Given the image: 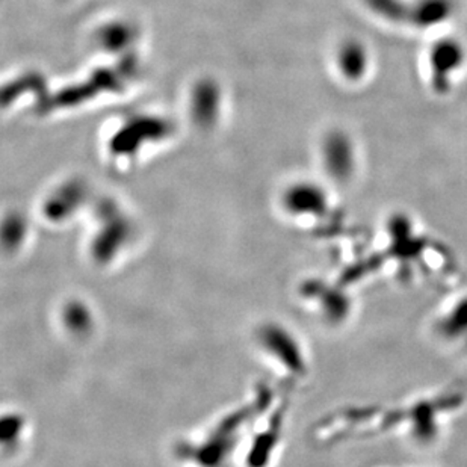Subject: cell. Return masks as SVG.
Instances as JSON below:
<instances>
[{"label": "cell", "instance_id": "3", "mask_svg": "<svg viewBox=\"0 0 467 467\" xmlns=\"http://www.w3.org/2000/svg\"><path fill=\"white\" fill-rule=\"evenodd\" d=\"M370 55L365 45L358 40L340 43L336 52V68L347 80H360L369 71Z\"/></svg>", "mask_w": 467, "mask_h": 467}, {"label": "cell", "instance_id": "1", "mask_svg": "<svg viewBox=\"0 0 467 467\" xmlns=\"http://www.w3.org/2000/svg\"><path fill=\"white\" fill-rule=\"evenodd\" d=\"M287 211L298 216H319L328 208V194L317 182H300L287 190Z\"/></svg>", "mask_w": 467, "mask_h": 467}, {"label": "cell", "instance_id": "5", "mask_svg": "<svg viewBox=\"0 0 467 467\" xmlns=\"http://www.w3.org/2000/svg\"><path fill=\"white\" fill-rule=\"evenodd\" d=\"M441 331L443 335L450 336L452 339H459L467 331V298L457 303V305L450 310L448 315L443 317L441 322ZM445 336V337H446Z\"/></svg>", "mask_w": 467, "mask_h": 467}, {"label": "cell", "instance_id": "4", "mask_svg": "<svg viewBox=\"0 0 467 467\" xmlns=\"http://www.w3.org/2000/svg\"><path fill=\"white\" fill-rule=\"evenodd\" d=\"M430 68L434 75V79L441 80L445 78L448 80L450 76L457 73L464 62V50L462 45L451 40L437 41L432 46L428 55Z\"/></svg>", "mask_w": 467, "mask_h": 467}, {"label": "cell", "instance_id": "2", "mask_svg": "<svg viewBox=\"0 0 467 467\" xmlns=\"http://www.w3.org/2000/svg\"><path fill=\"white\" fill-rule=\"evenodd\" d=\"M324 163L333 176L345 179L353 172L356 167V151L348 138L335 133L327 138L322 150Z\"/></svg>", "mask_w": 467, "mask_h": 467}]
</instances>
